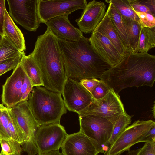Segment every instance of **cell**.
Here are the masks:
<instances>
[{
	"instance_id": "obj_2",
	"label": "cell",
	"mask_w": 155,
	"mask_h": 155,
	"mask_svg": "<svg viewBox=\"0 0 155 155\" xmlns=\"http://www.w3.org/2000/svg\"><path fill=\"white\" fill-rule=\"evenodd\" d=\"M58 41L67 79H98L111 67L94 51L89 38L83 36L76 41Z\"/></svg>"
},
{
	"instance_id": "obj_15",
	"label": "cell",
	"mask_w": 155,
	"mask_h": 155,
	"mask_svg": "<svg viewBox=\"0 0 155 155\" xmlns=\"http://www.w3.org/2000/svg\"><path fill=\"white\" fill-rule=\"evenodd\" d=\"M61 148L64 155H97L90 139L80 131L68 134Z\"/></svg>"
},
{
	"instance_id": "obj_28",
	"label": "cell",
	"mask_w": 155,
	"mask_h": 155,
	"mask_svg": "<svg viewBox=\"0 0 155 155\" xmlns=\"http://www.w3.org/2000/svg\"><path fill=\"white\" fill-rule=\"evenodd\" d=\"M130 5L134 10L140 12H145L154 16L155 0H129Z\"/></svg>"
},
{
	"instance_id": "obj_9",
	"label": "cell",
	"mask_w": 155,
	"mask_h": 155,
	"mask_svg": "<svg viewBox=\"0 0 155 155\" xmlns=\"http://www.w3.org/2000/svg\"><path fill=\"white\" fill-rule=\"evenodd\" d=\"M62 94L66 108L78 114L87 110L94 99L79 81L70 78L65 81Z\"/></svg>"
},
{
	"instance_id": "obj_38",
	"label": "cell",
	"mask_w": 155,
	"mask_h": 155,
	"mask_svg": "<svg viewBox=\"0 0 155 155\" xmlns=\"http://www.w3.org/2000/svg\"><path fill=\"white\" fill-rule=\"evenodd\" d=\"M153 115L154 117V118H155V104H154L153 108Z\"/></svg>"
},
{
	"instance_id": "obj_37",
	"label": "cell",
	"mask_w": 155,
	"mask_h": 155,
	"mask_svg": "<svg viewBox=\"0 0 155 155\" xmlns=\"http://www.w3.org/2000/svg\"><path fill=\"white\" fill-rule=\"evenodd\" d=\"M38 155H64L62 153L60 152L59 150L51 151Z\"/></svg>"
},
{
	"instance_id": "obj_12",
	"label": "cell",
	"mask_w": 155,
	"mask_h": 155,
	"mask_svg": "<svg viewBox=\"0 0 155 155\" xmlns=\"http://www.w3.org/2000/svg\"><path fill=\"white\" fill-rule=\"evenodd\" d=\"M86 0H38V12L41 23H45L57 17L71 14L78 10H84Z\"/></svg>"
},
{
	"instance_id": "obj_29",
	"label": "cell",
	"mask_w": 155,
	"mask_h": 155,
	"mask_svg": "<svg viewBox=\"0 0 155 155\" xmlns=\"http://www.w3.org/2000/svg\"><path fill=\"white\" fill-rule=\"evenodd\" d=\"M8 108L0 104V138L12 139L8 121Z\"/></svg>"
},
{
	"instance_id": "obj_39",
	"label": "cell",
	"mask_w": 155,
	"mask_h": 155,
	"mask_svg": "<svg viewBox=\"0 0 155 155\" xmlns=\"http://www.w3.org/2000/svg\"><path fill=\"white\" fill-rule=\"evenodd\" d=\"M3 38V36L0 34V43L2 41Z\"/></svg>"
},
{
	"instance_id": "obj_23",
	"label": "cell",
	"mask_w": 155,
	"mask_h": 155,
	"mask_svg": "<svg viewBox=\"0 0 155 155\" xmlns=\"http://www.w3.org/2000/svg\"><path fill=\"white\" fill-rule=\"evenodd\" d=\"M155 47V27L141 28L137 53L148 52Z\"/></svg>"
},
{
	"instance_id": "obj_34",
	"label": "cell",
	"mask_w": 155,
	"mask_h": 155,
	"mask_svg": "<svg viewBox=\"0 0 155 155\" xmlns=\"http://www.w3.org/2000/svg\"><path fill=\"white\" fill-rule=\"evenodd\" d=\"M100 81L96 79H84L80 81L79 82L91 94Z\"/></svg>"
},
{
	"instance_id": "obj_24",
	"label": "cell",
	"mask_w": 155,
	"mask_h": 155,
	"mask_svg": "<svg viewBox=\"0 0 155 155\" xmlns=\"http://www.w3.org/2000/svg\"><path fill=\"white\" fill-rule=\"evenodd\" d=\"M111 3L122 17L130 18L140 23V20L132 8L129 0H106Z\"/></svg>"
},
{
	"instance_id": "obj_17",
	"label": "cell",
	"mask_w": 155,
	"mask_h": 155,
	"mask_svg": "<svg viewBox=\"0 0 155 155\" xmlns=\"http://www.w3.org/2000/svg\"><path fill=\"white\" fill-rule=\"evenodd\" d=\"M45 24L58 39L74 42L78 41L83 36L79 29L71 23L68 15L54 18L48 20Z\"/></svg>"
},
{
	"instance_id": "obj_5",
	"label": "cell",
	"mask_w": 155,
	"mask_h": 155,
	"mask_svg": "<svg viewBox=\"0 0 155 155\" xmlns=\"http://www.w3.org/2000/svg\"><path fill=\"white\" fill-rule=\"evenodd\" d=\"M78 115L80 131L90 139L99 153H104L108 148L113 124L98 116L85 113Z\"/></svg>"
},
{
	"instance_id": "obj_26",
	"label": "cell",
	"mask_w": 155,
	"mask_h": 155,
	"mask_svg": "<svg viewBox=\"0 0 155 155\" xmlns=\"http://www.w3.org/2000/svg\"><path fill=\"white\" fill-rule=\"evenodd\" d=\"M1 151L0 155H21L23 150L21 144L13 140L0 138Z\"/></svg>"
},
{
	"instance_id": "obj_16",
	"label": "cell",
	"mask_w": 155,
	"mask_h": 155,
	"mask_svg": "<svg viewBox=\"0 0 155 155\" xmlns=\"http://www.w3.org/2000/svg\"><path fill=\"white\" fill-rule=\"evenodd\" d=\"M89 39L94 51L111 67L118 64L123 58L109 39L102 34L94 31Z\"/></svg>"
},
{
	"instance_id": "obj_36",
	"label": "cell",
	"mask_w": 155,
	"mask_h": 155,
	"mask_svg": "<svg viewBox=\"0 0 155 155\" xmlns=\"http://www.w3.org/2000/svg\"><path fill=\"white\" fill-rule=\"evenodd\" d=\"M6 10L5 0H0V34L2 36Z\"/></svg>"
},
{
	"instance_id": "obj_21",
	"label": "cell",
	"mask_w": 155,
	"mask_h": 155,
	"mask_svg": "<svg viewBox=\"0 0 155 155\" xmlns=\"http://www.w3.org/2000/svg\"><path fill=\"white\" fill-rule=\"evenodd\" d=\"M109 12L111 18L124 45L128 53H130L127 30L119 13L113 4L109 3Z\"/></svg>"
},
{
	"instance_id": "obj_32",
	"label": "cell",
	"mask_w": 155,
	"mask_h": 155,
	"mask_svg": "<svg viewBox=\"0 0 155 155\" xmlns=\"http://www.w3.org/2000/svg\"><path fill=\"white\" fill-rule=\"evenodd\" d=\"M127 155H155V143H145L141 148L130 150Z\"/></svg>"
},
{
	"instance_id": "obj_33",
	"label": "cell",
	"mask_w": 155,
	"mask_h": 155,
	"mask_svg": "<svg viewBox=\"0 0 155 155\" xmlns=\"http://www.w3.org/2000/svg\"><path fill=\"white\" fill-rule=\"evenodd\" d=\"M100 80L99 83L91 93L93 98L95 99L103 98L107 94L110 89L104 82Z\"/></svg>"
},
{
	"instance_id": "obj_10",
	"label": "cell",
	"mask_w": 155,
	"mask_h": 155,
	"mask_svg": "<svg viewBox=\"0 0 155 155\" xmlns=\"http://www.w3.org/2000/svg\"><path fill=\"white\" fill-rule=\"evenodd\" d=\"M68 135L64 127L60 124L39 126L34 137L38 154L59 150Z\"/></svg>"
},
{
	"instance_id": "obj_4",
	"label": "cell",
	"mask_w": 155,
	"mask_h": 155,
	"mask_svg": "<svg viewBox=\"0 0 155 155\" xmlns=\"http://www.w3.org/2000/svg\"><path fill=\"white\" fill-rule=\"evenodd\" d=\"M29 107L39 126L60 124L67 113L61 94L45 87H33L27 100Z\"/></svg>"
},
{
	"instance_id": "obj_30",
	"label": "cell",
	"mask_w": 155,
	"mask_h": 155,
	"mask_svg": "<svg viewBox=\"0 0 155 155\" xmlns=\"http://www.w3.org/2000/svg\"><path fill=\"white\" fill-rule=\"evenodd\" d=\"M25 54L24 51L21 52L15 58L0 63V76L10 70H14L20 63Z\"/></svg>"
},
{
	"instance_id": "obj_22",
	"label": "cell",
	"mask_w": 155,
	"mask_h": 155,
	"mask_svg": "<svg viewBox=\"0 0 155 155\" xmlns=\"http://www.w3.org/2000/svg\"><path fill=\"white\" fill-rule=\"evenodd\" d=\"M122 18L128 31L130 53H137L139 38L142 28L141 25L140 23L132 19L124 17Z\"/></svg>"
},
{
	"instance_id": "obj_7",
	"label": "cell",
	"mask_w": 155,
	"mask_h": 155,
	"mask_svg": "<svg viewBox=\"0 0 155 155\" xmlns=\"http://www.w3.org/2000/svg\"><path fill=\"white\" fill-rule=\"evenodd\" d=\"M11 18L30 31L35 32L40 26L38 0H7Z\"/></svg>"
},
{
	"instance_id": "obj_19",
	"label": "cell",
	"mask_w": 155,
	"mask_h": 155,
	"mask_svg": "<svg viewBox=\"0 0 155 155\" xmlns=\"http://www.w3.org/2000/svg\"><path fill=\"white\" fill-rule=\"evenodd\" d=\"M3 37L21 52L26 50L23 34L15 24L6 9L5 13Z\"/></svg>"
},
{
	"instance_id": "obj_6",
	"label": "cell",
	"mask_w": 155,
	"mask_h": 155,
	"mask_svg": "<svg viewBox=\"0 0 155 155\" xmlns=\"http://www.w3.org/2000/svg\"><path fill=\"white\" fill-rule=\"evenodd\" d=\"M9 109L24 137V142L21 145L23 150L28 155L38 154L34 137L39 125L29 107L28 101L21 102Z\"/></svg>"
},
{
	"instance_id": "obj_20",
	"label": "cell",
	"mask_w": 155,
	"mask_h": 155,
	"mask_svg": "<svg viewBox=\"0 0 155 155\" xmlns=\"http://www.w3.org/2000/svg\"><path fill=\"white\" fill-rule=\"evenodd\" d=\"M20 63L25 72L30 80L33 86H43L41 73L38 66L32 57L25 54Z\"/></svg>"
},
{
	"instance_id": "obj_3",
	"label": "cell",
	"mask_w": 155,
	"mask_h": 155,
	"mask_svg": "<svg viewBox=\"0 0 155 155\" xmlns=\"http://www.w3.org/2000/svg\"><path fill=\"white\" fill-rule=\"evenodd\" d=\"M29 55L39 67L43 86L62 94L67 79L58 39L49 28L38 36Z\"/></svg>"
},
{
	"instance_id": "obj_14",
	"label": "cell",
	"mask_w": 155,
	"mask_h": 155,
	"mask_svg": "<svg viewBox=\"0 0 155 155\" xmlns=\"http://www.w3.org/2000/svg\"><path fill=\"white\" fill-rule=\"evenodd\" d=\"M106 6L101 1L94 0L87 4L79 18L75 21L83 33H92L104 17Z\"/></svg>"
},
{
	"instance_id": "obj_35",
	"label": "cell",
	"mask_w": 155,
	"mask_h": 155,
	"mask_svg": "<svg viewBox=\"0 0 155 155\" xmlns=\"http://www.w3.org/2000/svg\"><path fill=\"white\" fill-rule=\"evenodd\" d=\"M155 143V126L149 130L142 137L140 142Z\"/></svg>"
},
{
	"instance_id": "obj_1",
	"label": "cell",
	"mask_w": 155,
	"mask_h": 155,
	"mask_svg": "<svg viewBox=\"0 0 155 155\" xmlns=\"http://www.w3.org/2000/svg\"><path fill=\"white\" fill-rule=\"evenodd\" d=\"M100 80L117 94L130 87H152L155 81V56L146 52L129 53L105 72Z\"/></svg>"
},
{
	"instance_id": "obj_13",
	"label": "cell",
	"mask_w": 155,
	"mask_h": 155,
	"mask_svg": "<svg viewBox=\"0 0 155 155\" xmlns=\"http://www.w3.org/2000/svg\"><path fill=\"white\" fill-rule=\"evenodd\" d=\"M26 73L20 63L2 86V104L11 108L21 102V89Z\"/></svg>"
},
{
	"instance_id": "obj_27",
	"label": "cell",
	"mask_w": 155,
	"mask_h": 155,
	"mask_svg": "<svg viewBox=\"0 0 155 155\" xmlns=\"http://www.w3.org/2000/svg\"><path fill=\"white\" fill-rule=\"evenodd\" d=\"M21 52L3 37L0 43V63L15 58Z\"/></svg>"
},
{
	"instance_id": "obj_18",
	"label": "cell",
	"mask_w": 155,
	"mask_h": 155,
	"mask_svg": "<svg viewBox=\"0 0 155 155\" xmlns=\"http://www.w3.org/2000/svg\"><path fill=\"white\" fill-rule=\"evenodd\" d=\"M94 31H98L107 37L123 57L129 54L114 26L108 6L104 17Z\"/></svg>"
},
{
	"instance_id": "obj_31",
	"label": "cell",
	"mask_w": 155,
	"mask_h": 155,
	"mask_svg": "<svg viewBox=\"0 0 155 155\" xmlns=\"http://www.w3.org/2000/svg\"><path fill=\"white\" fill-rule=\"evenodd\" d=\"M133 10L140 20L142 28L143 27L152 28L155 27L154 16L149 13L140 12Z\"/></svg>"
},
{
	"instance_id": "obj_11",
	"label": "cell",
	"mask_w": 155,
	"mask_h": 155,
	"mask_svg": "<svg viewBox=\"0 0 155 155\" xmlns=\"http://www.w3.org/2000/svg\"><path fill=\"white\" fill-rule=\"evenodd\" d=\"M125 112L118 94L110 89L107 94L103 98L94 99L87 109L82 113L105 118L114 125L119 117Z\"/></svg>"
},
{
	"instance_id": "obj_8",
	"label": "cell",
	"mask_w": 155,
	"mask_h": 155,
	"mask_svg": "<svg viewBox=\"0 0 155 155\" xmlns=\"http://www.w3.org/2000/svg\"><path fill=\"white\" fill-rule=\"evenodd\" d=\"M155 126L151 120H138L128 126L104 153V155H120L130 150L131 147L140 142L143 136Z\"/></svg>"
},
{
	"instance_id": "obj_25",
	"label": "cell",
	"mask_w": 155,
	"mask_h": 155,
	"mask_svg": "<svg viewBox=\"0 0 155 155\" xmlns=\"http://www.w3.org/2000/svg\"><path fill=\"white\" fill-rule=\"evenodd\" d=\"M133 116L128 115L126 112L117 119L113 125L112 134L109 140V146L113 143L120 134L130 124Z\"/></svg>"
}]
</instances>
